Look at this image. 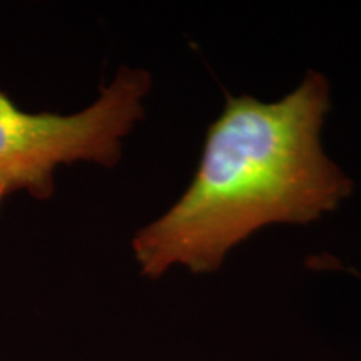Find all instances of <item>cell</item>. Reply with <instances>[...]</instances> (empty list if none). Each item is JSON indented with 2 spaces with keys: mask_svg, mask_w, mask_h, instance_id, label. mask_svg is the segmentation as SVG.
Listing matches in <instances>:
<instances>
[{
  "mask_svg": "<svg viewBox=\"0 0 361 361\" xmlns=\"http://www.w3.org/2000/svg\"><path fill=\"white\" fill-rule=\"evenodd\" d=\"M329 107L319 72L276 102L228 96L189 188L133 239L144 276L159 278L173 266L214 273L258 229L313 223L350 197L353 180L322 147Z\"/></svg>",
  "mask_w": 361,
  "mask_h": 361,
  "instance_id": "obj_1",
  "label": "cell"
},
{
  "mask_svg": "<svg viewBox=\"0 0 361 361\" xmlns=\"http://www.w3.org/2000/svg\"><path fill=\"white\" fill-rule=\"evenodd\" d=\"M151 74L123 67L87 109L62 116L24 112L0 90V209L12 194L49 200L61 164L85 161L114 168L123 141L144 117Z\"/></svg>",
  "mask_w": 361,
  "mask_h": 361,
  "instance_id": "obj_2",
  "label": "cell"
}]
</instances>
